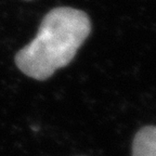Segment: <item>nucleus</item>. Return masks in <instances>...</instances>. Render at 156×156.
Returning a JSON list of instances; mask_svg holds the SVG:
<instances>
[{
    "instance_id": "1",
    "label": "nucleus",
    "mask_w": 156,
    "mask_h": 156,
    "mask_svg": "<svg viewBox=\"0 0 156 156\" xmlns=\"http://www.w3.org/2000/svg\"><path fill=\"white\" fill-rule=\"evenodd\" d=\"M91 32V21L81 10L58 7L44 16L35 38L15 55L19 69L36 80H46L73 61Z\"/></svg>"
},
{
    "instance_id": "2",
    "label": "nucleus",
    "mask_w": 156,
    "mask_h": 156,
    "mask_svg": "<svg viewBox=\"0 0 156 156\" xmlns=\"http://www.w3.org/2000/svg\"><path fill=\"white\" fill-rule=\"evenodd\" d=\"M132 156H156V126H145L132 141Z\"/></svg>"
}]
</instances>
